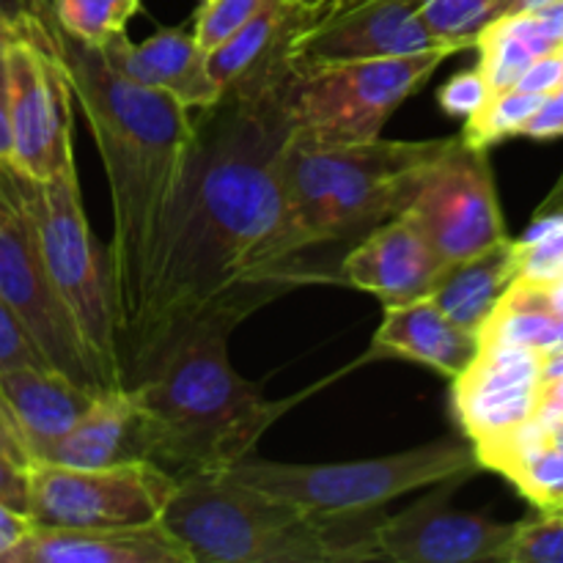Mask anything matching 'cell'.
I'll use <instances>...</instances> for the list:
<instances>
[{
    "mask_svg": "<svg viewBox=\"0 0 563 563\" xmlns=\"http://www.w3.org/2000/svg\"><path fill=\"white\" fill-rule=\"evenodd\" d=\"M440 47L421 0H324L291 42V69L363 58H396Z\"/></svg>",
    "mask_w": 563,
    "mask_h": 563,
    "instance_id": "4fadbf2b",
    "label": "cell"
},
{
    "mask_svg": "<svg viewBox=\"0 0 563 563\" xmlns=\"http://www.w3.org/2000/svg\"><path fill=\"white\" fill-rule=\"evenodd\" d=\"M14 181L55 291L75 319L104 385L121 388L113 264L82 212L77 168L49 179H31L14 168Z\"/></svg>",
    "mask_w": 563,
    "mask_h": 563,
    "instance_id": "8992f818",
    "label": "cell"
},
{
    "mask_svg": "<svg viewBox=\"0 0 563 563\" xmlns=\"http://www.w3.org/2000/svg\"><path fill=\"white\" fill-rule=\"evenodd\" d=\"M563 86V55L561 49L555 53L542 55V58L533 60L526 71L520 75L515 88L528 93H539V97H548V93L559 91Z\"/></svg>",
    "mask_w": 563,
    "mask_h": 563,
    "instance_id": "1f68e13d",
    "label": "cell"
},
{
    "mask_svg": "<svg viewBox=\"0 0 563 563\" xmlns=\"http://www.w3.org/2000/svg\"><path fill=\"white\" fill-rule=\"evenodd\" d=\"M454 137L308 146L286 135L278 168L295 258L368 234L405 212Z\"/></svg>",
    "mask_w": 563,
    "mask_h": 563,
    "instance_id": "5b68a950",
    "label": "cell"
},
{
    "mask_svg": "<svg viewBox=\"0 0 563 563\" xmlns=\"http://www.w3.org/2000/svg\"><path fill=\"white\" fill-rule=\"evenodd\" d=\"M460 482H445L427 498L394 517H379V561L394 563H482L504 561L515 522L451 509L445 495Z\"/></svg>",
    "mask_w": 563,
    "mask_h": 563,
    "instance_id": "5bb4252c",
    "label": "cell"
},
{
    "mask_svg": "<svg viewBox=\"0 0 563 563\" xmlns=\"http://www.w3.org/2000/svg\"><path fill=\"white\" fill-rule=\"evenodd\" d=\"M179 478L152 460L110 467H69L33 460L27 465V515L44 528L157 526Z\"/></svg>",
    "mask_w": 563,
    "mask_h": 563,
    "instance_id": "8fae6325",
    "label": "cell"
},
{
    "mask_svg": "<svg viewBox=\"0 0 563 563\" xmlns=\"http://www.w3.org/2000/svg\"><path fill=\"white\" fill-rule=\"evenodd\" d=\"M520 245V269L515 280L548 286L563 278V212H542L526 231Z\"/></svg>",
    "mask_w": 563,
    "mask_h": 563,
    "instance_id": "4316f807",
    "label": "cell"
},
{
    "mask_svg": "<svg viewBox=\"0 0 563 563\" xmlns=\"http://www.w3.org/2000/svg\"><path fill=\"white\" fill-rule=\"evenodd\" d=\"M0 451H3V454H9L11 460L22 462L25 467L33 462L31 454H27L25 443H22L20 429H16L14 418H11L9 407H5L3 396H0Z\"/></svg>",
    "mask_w": 563,
    "mask_h": 563,
    "instance_id": "d590c367",
    "label": "cell"
},
{
    "mask_svg": "<svg viewBox=\"0 0 563 563\" xmlns=\"http://www.w3.org/2000/svg\"><path fill=\"white\" fill-rule=\"evenodd\" d=\"M495 5L498 0H421V16L440 47L462 53L493 22Z\"/></svg>",
    "mask_w": 563,
    "mask_h": 563,
    "instance_id": "484cf974",
    "label": "cell"
},
{
    "mask_svg": "<svg viewBox=\"0 0 563 563\" xmlns=\"http://www.w3.org/2000/svg\"><path fill=\"white\" fill-rule=\"evenodd\" d=\"M445 267L416 220L401 212L361 236L341 262V280L379 297L385 306L429 295Z\"/></svg>",
    "mask_w": 563,
    "mask_h": 563,
    "instance_id": "2e32d148",
    "label": "cell"
},
{
    "mask_svg": "<svg viewBox=\"0 0 563 563\" xmlns=\"http://www.w3.org/2000/svg\"><path fill=\"white\" fill-rule=\"evenodd\" d=\"M517 269H520V245L506 236L476 256L449 264L429 297L451 322L478 333L506 289L515 284Z\"/></svg>",
    "mask_w": 563,
    "mask_h": 563,
    "instance_id": "7402d4cb",
    "label": "cell"
},
{
    "mask_svg": "<svg viewBox=\"0 0 563 563\" xmlns=\"http://www.w3.org/2000/svg\"><path fill=\"white\" fill-rule=\"evenodd\" d=\"M0 504L27 515V467L0 451Z\"/></svg>",
    "mask_w": 563,
    "mask_h": 563,
    "instance_id": "836d02e7",
    "label": "cell"
},
{
    "mask_svg": "<svg viewBox=\"0 0 563 563\" xmlns=\"http://www.w3.org/2000/svg\"><path fill=\"white\" fill-rule=\"evenodd\" d=\"M234 324L207 322L170 344L132 388L146 460L181 478L225 471L300 396L273 401L229 361Z\"/></svg>",
    "mask_w": 563,
    "mask_h": 563,
    "instance_id": "3957f363",
    "label": "cell"
},
{
    "mask_svg": "<svg viewBox=\"0 0 563 563\" xmlns=\"http://www.w3.org/2000/svg\"><path fill=\"white\" fill-rule=\"evenodd\" d=\"M504 563H563V511L515 522Z\"/></svg>",
    "mask_w": 563,
    "mask_h": 563,
    "instance_id": "83f0119b",
    "label": "cell"
},
{
    "mask_svg": "<svg viewBox=\"0 0 563 563\" xmlns=\"http://www.w3.org/2000/svg\"><path fill=\"white\" fill-rule=\"evenodd\" d=\"M0 297L16 313L49 368L91 394L108 390L75 319L44 269L11 163H0Z\"/></svg>",
    "mask_w": 563,
    "mask_h": 563,
    "instance_id": "30bf717a",
    "label": "cell"
},
{
    "mask_svg": "<svg viewBox=\"0 0 563 563\" xmlns=\"http://www.w3.org/2000/svg\"><path fill=\"white\" fill-rule=\"evenodd\" d=\"M33 531V520L25 511L9 509V506L0 504V563L5 555Z\"/></svg>",
    "mask_w": 563,
    "mask_h": 563,
    "instance_id": "e575fe53",
    "label": "cell"
},
{
    "mask_svg": "<svg viewBox=\"0 0 563 563\" xmlns=\"http://www.w3.org/2000/svg\"><path fill=\"white\" fill-rule=\"evenodd\" d=\"M542 99L539 93L520 91V88L493 93L476 113L465 119V130L460 132L462 141L476 148H489L506 137L522 135L528 119L537 113Z\"/></svg>",
    "mask_w": 563,
    "mask_h": 563,
    "instance_id": "d4e9b609",
    "label": "cell"
},
{
    "mask_svg": "<svg viewBox=\"0 0 563 563\" xmlns=\"http://www.w3.org/2000/svg\"><path fill=\"white\" fill-rule=\"evenodd\" d=\"M563 377V346L561 350L544 352L542 355V383Z\"/></svg>",
    "mask_w": 563,
    "mask_h": 563,
    "instance_id": "b9f144b4",
    "label": "cell"
},
{
    "mask_svg": "<svg viewBox=\"0 0 563 563\" xmlns=\"http://www.w3.org/2000/svg\"><path fill=\"white\" fill-rule=\"evenodd\" d=\"M146 460L141 418L126 388H108L93 396L91 407L53 445L47 460L69 467H110Z\"/></svg>",
    "mask_w": 563,
    "mask_h": 563,
    "instance_id": "44dd1931",
    "label": "cell"
},
{
    "mask_svg": "<svg viewBox=\"0 0 563 563\" xmlns=\"http://www.w3.org/2000/svg\"><path fill=\"white\" fill-rule=\"evenodd\" d=\"M0 163H11L9 77H5V38H0Z\"/></svg>",
    "mask_w": 563,
    "mask_h": 563,
    "instance_id": "8d00e7d4",
    "label": "cell"
},
{
    "mask_svg": "<svg viewBox=\"0 0 563 563\" xmlns=\"http://www.w3.org/2000/svg\"><path fill=\"white\" fill-rule=\"evenodd\" d=\"M383 308V324L374 333L372 357H401L454 379L482 350L478 333L451 322L429 295L385 302Z\"/></svg>",
    "mask_w": 563,
    "mask_h": 563,
    "instance_id": "d6986e66",
    "label": "cell"
},
{
    "mask_svg": "<svg viewBox=\"0 0 563 563\" xmlns=\"http://www.w3.org/2000/svg\"><path fill=\"white\" fill-rule=\"evenodd\" d=\"M300 3H306V5H317V9H319V5H322L324 0H300Z\"/></svg>",
    "mask_w": 563,
    "mask_h": 563,
    "instance_id": "f6af8a7d",
    "label": "cell"
},
{
    "mask_svg": "<svg viewBox=\"0 0 563 563\" xmlns=\"http://www.w3.org/2000/svg\"><path fill=\"white\" fill-rule=\"evenodd\" d=\"M473 47L478 49L476 69L482 71L487 80L489 91H509L517 86L522 71L542 55L555 53L553 42L544 36L539 27L537 16L528 14H511L493 20L489 25L482 27Z\"/></svg>",
    "mask_w": 563,
    "mask_h": 563,
    "instance_id": "603a6c76",
    "label": "cell"
},
{
    "mask_svg": "<svg viewBox=\"0 0 563 563\" xmlns=\"http://www.w3.org/2000/svg\"><path fill=\"white\" fill-rule=\"evenodd\" d=\"M555 3V0H498L493 11V20H500V16H511V14H528V11L544 9V5Z\"/></svg>",
    "mask_w": 563,
    "mask_h": 563,
    "instance_id": "ab89813d",
    "label": "cell"
},
{
    "mask_svg": "<svg viewBox=\"0 0 563 563\" xmlns=\"http://www.w3.org/2000/svg\"><path fill=\"white\" fill-rule=\"evenodd\" d=\"M383 511H311L231 473L181 478L159 526L190 563L379 561Z\"/></svg>",
    "mask_w": 563,
    "mask_h": 563,
    "instance_id": "277c9868",
    "label": "cell"
},
{
    "mask_svg": "<svg viewBox=\"0 0 563 563\" xmlns=\"http://www.w3.org/2000/svg\"><path fill=\"white\" fill-rule=\"evenodd\" d=\"M3 563H190L185 548L163 526L44 528L33 531Z\"/></svg>",
    "mask_w": 563,
    "mask_h": 563,
    "instance_id": "ac0fdd59",
    "label": "cell"
},
{
    "mask_svg": "<svg viewBox=\"0 0 563 563\" xmlns=\"http://www.w3.org/2000/svg\"><path fill=\"white\" fill-rule=\"evenodd\" d=\"M539 289H542V297H544V302H548L550 311L563 317V278L553 280V284H548V286H539Z\"/></svg>",
    "mask_w": 563,
    "mask_h": 563,
    "instance_id": "7bdbcfd3",
    "label": "cell"
},
{
    "mask_svg": "<svg viewBox=\"0 0 563 563\" xmlns=\"http://www.w3.org/2000/svg\"><path fill=\"white\" fill-rule=\"evenodd\" d=\"M280 91H225L212 108L192 110L190 174L148 317L121 357V388H132L192 328H236L264 297L300 280L278 168L289 135Z\"/></svg>",
    "mask_w": 563,
    "mask_h": 563,
    "instance_id": "6da1fadb",
    "label": "cell"
},
{
    "mask_svg": "<svg viewBox=\"0 0 563 563\" xmlns=\"http://www.w3.org/2000/svg\"><path fill=\"white\" fill-rule=\"evenodd\" d=\"M544 423V434H548V440L553 445H559V449H563V416L561 418H542Z\"/></svg>",
    "mask_w": 563,
    "mask_h": 563,
    "instance_id": "ee69618b",
    "label": "cell"
},
{
    "mask_svg": "<svg viewBox=\"0 0 563 563\" xmlns=\"http://www.w3.org/2000/svg\"><path fill=\"white\" fill-rule=\"evenodd\" d=\"M563 416V377L542 383L539 390V418H561Z\"/></svg>",
    "mask_w": 563,
    "mask_h": 563,
    "instance_id": "f35d334b",
    "label": "cell"
},
{
    "mask_svg": "<svg viewBox=\"0 0 563 563\" xmlns=\"http://www.w3.org/2000/svg\"><path fill=\"white\" fill-rule=\"evenodd\" d=\"M262 5L264 0H201L192 16V38L203 53H212L229 42Z\"/></svg>",
    "mask_w": 563,
    "mask_h": 563,
    "instance_id": "f1b7e54d",
    "label": "cell"
},
{
    "mask_svg": "<svg viewBox=\"0 0 563 563\" xmlns=\"http://www.w3.org/2000/svg\"><path fill=\"white\" fill-rule=\"evenodd\" d=\"M445 264H456L506 240L487 148L454 137L405 209Z\"/></svg>",
    "mask_w": 563,
    "mask_h": 563,
    "instance_id": "7c38bea8",
    "label": "cell"
},
{
    "mask_svg": "<svg viewBox=\"0 0 563 563\" xmlns=\"http://www.w3.org/2000/svg\"><path fill=\"white\" fill-rule=\"evenodd\" d=\"M22 9H25V3H22L20 9H9V5L0 0V38H11L16 31H20Z\"/></svg>",
    "mask_w": 563,
    "mask_h": 563,
    "instance_id": "60d3db41",
    "label": "cell"
},
{
    "mask_svg": "<svg viewBox=\"0 0 563 563\" xmlns=\"http://www.w3.org/2000/svg\"><path fill=\"white\" fill-rule=\"evenodd\" d=\"M489 97H493V91H489L487 80H484V75L476 66L454 75L449 82H443V88L438 91L440 108L449 115H462V119L476 113Z\"/></svg>",
    "mask_w": 563,
    "mask_h": 563,
    "instance_id": "4dcf8cb0",
    "label": "cell"
},
{
    "mask_svg": "<svg viewBox=\"0 0 563 563\" xmlns=\"http://www.w3.org/2000/svg\"><path fill=\"white\" fill-rule=\"evenodd\" d=\"M542 352L522 346H482L476 361L454 377V416L473 449L506 438L539 416Z\"/></svg>",
    "mask_w": 563,
    "mask_h": 563,
    "instance_id": "9a60e30c",
    "label": "cell"
},
{
    "mask_svg": "<svg viewBox=\"0 0 563 563\" xmlns=\"http://www.w3.org/2000/svg\"><path fill=\"white\" fill-rule=\"evenodd\" d=\"M561 55H563V49H561Z\"/></svg>",
    "mask_w": 563,
    "mask_h": 563,
    "instance_id": "bcb514c9",
    "label": "cell"
},
{
    "mask_svg": "<svg viewBox=\"0 0 563 563\" xmlns=\"http://www.w3.org/2000/svg\"><path fill=\"white\" fill-rule=\"evenodd\" d=\"M53 36L110 181L113 240L108 253L119 308L121 372V357L137 339L152 308L190 174L198 137L196 115L170 93L126 80L104 60L102 49L66 36L55 20Z\"/></svg>",
    "mask_w": 563,
    "mask_h": 563,
    "instance_id": "7a4b0ae2",
    "label": "cell"
},
{
    "mask_svg": "<svg viewBox=\"0 0 563 563\" xmlns=\"http://www.w3.org/2000/svg\"><path fill=\"white\" fill-rule=\"evenodd\" d=\"M11 165L31 179L75 168V91L58 53L49 0H25L20 31L5 38Z\"/></svg>",
    "mask_w": 563,
    "mask_h": 563,
    "instance_id": "9c48e42d",
    "label": "cell"
},
{
    "mask_svg": "<svg viewBox=\"0 0 563 563\" xmlns=\"http://www.w3.org/2000/svg\"><path fill=\"white\" fill-rule=\"evenodd\" d=\"M537 16L539 27L544 31V36L553 42L555 49H563V0H555V3L544 5V9L531 11Z\"/></svg>",
    "mask_w": 563,
    "mask_h": 563,
    "instance_id": "74e56055",
    "label": "cell"
},
{
    "mask_svg": "<svg viewBox=\"0 0 563 563\" xmlns=\"http://www.w3.org/2000/svg\"><path fill=\"white\" fill-rule=\"evenodd\" d=\"M473 445L445 438L418 445L401 454L377 460L324 462V465H295L245 456L225 467L240 482L291 500L311 511H372L383 509L394 498L440 487L445 482H465L478 471Z\"/></svg>",
    "mask_w": 563,
    "mask_h": 563,
    "instance_id": "ba28073f",
    "label": "cell"
},
{
    "mask_svg": "<svg viewBox=\"0 0 563 563\" xmlns=\"http://www.w3.org/2000/svg\"><path fill=\"white\" fill-rule=\"evenodd\" d=\"M141 0H49V14L66 36L91 47H104L110 38L126 33Z\"/></svg>",
    "mask_w": 563,
    "mask_h": 563,
    "instance_id": "cb8c5ba5",
    "label": "cell"
},
{
    "mask_svg": "<svg viewBox=\"0 0 563 563\" xmlns=\"http://www.w3.org/2000/svg\"><path fill=\"white\" fill-rule=\"evenodd\" d=\"M0 396L31 460H47L53 445L75 427L97 394L49 366H16L0 372Z\"/></svg>",
    "mask_w": 563,
    "mask_h": 563,
    "instance_id": "ffe728a7",
    "label": "cell"
},
{
    "mask_svg": "<svg viewBox=\"0 0 563 563\" xmlns=\"http://www.w3.org/2000/svg\"><path fill=\"white\" fill-rule=\"evenodd\" d=\"M99 49L126 80L170 93L190 110H207L223 97L209 75L207 53L185 27H165L141 44H132L121 33Z\"/></svg>",
    "mask_w": 563,
    "mask_h": 563,
    "instance_id": "e0dca14e",
    "label": "cell"
},
{
    "mask_svg": "<svg viewBox=\"0 0 563 563\" xmlns=\"http://www.w3.org/2000/svg\"><path fill=\"white\" fill-rule=\"evenodd\" d=\"M16 366H47V363L9 302L0 297V372Z\"/></svg>",
    "mask_w": 563,
    "mask_h": 563,
    "instance_id": "f546056e",
    "label": "cell"
},
{
    "mask_svg": "<svg viewBox=\"0 0 563 563\" xmlns=\"http://www.w3.org/2000/svg\"><path fill=\"white\" fill-rule=\"evenodd\" d=\"M456 55L449 47L396 58L339 60L289 77L280 91L291 141L308 146H346L379 137L385 121L407 97Z\"/></svg>",
    "mask_w": 563,
    "mask_h": 563,
    "instance_id": "52a82bcc",
    "label": "cell"
},
{
    "mask_svg": "<svg viewBox=\"0 0 563 563\" xmlns=\"http://www.w3.org/2000/svg\"><path fill=\"white\" fill-rule=\"evenodd\" d=\"M522 135L533 137V141H553L563 135V86L542 99L537 113L528 119Z\"/></svg>",
    "mask_w": 563,
    "mask_h": 563,
    "instance_id": "d6a6232c",
    "label": "cell"
}]
</instances>
